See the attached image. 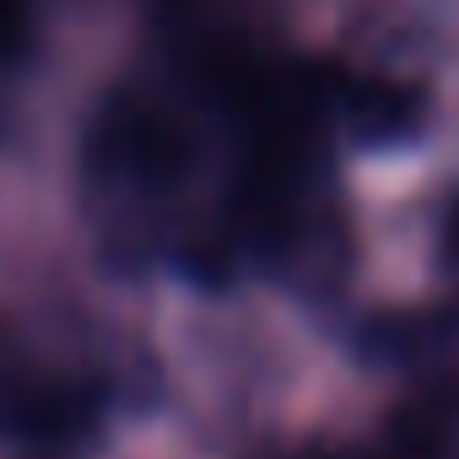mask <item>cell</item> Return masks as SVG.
<instances>
[{"instance_id":"1","label":"cell","mask_w":459,"mask_h":459,"mask_svg":"<svg viewBox=\"0 0 459 459\" xmlns=\"http://www.w3.org/2000/svg\"><path fill=\"white\" fill-rule=\"evenodd\" d=\"M454 238H459V205H454Z\"/></svg>"}]
</instances>
